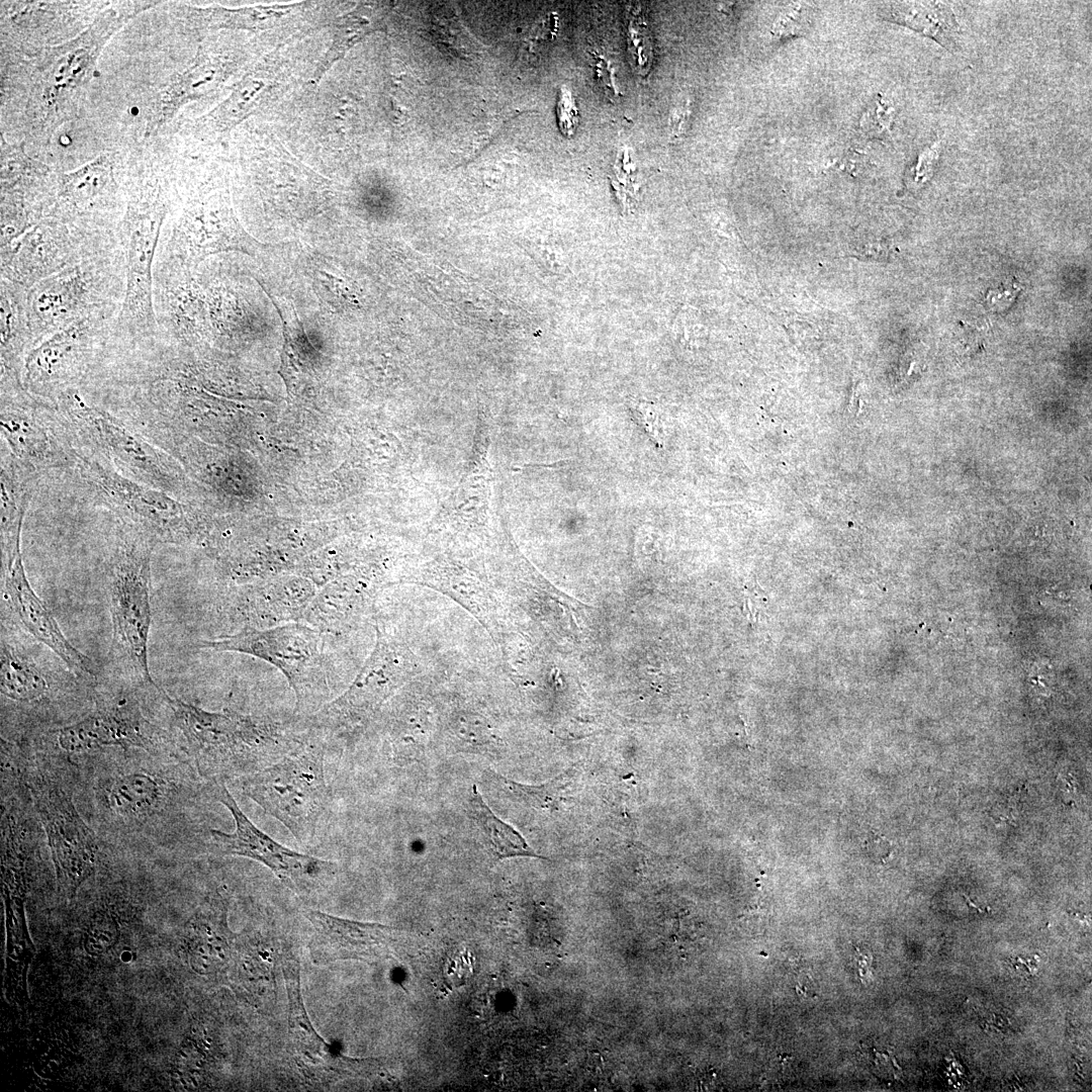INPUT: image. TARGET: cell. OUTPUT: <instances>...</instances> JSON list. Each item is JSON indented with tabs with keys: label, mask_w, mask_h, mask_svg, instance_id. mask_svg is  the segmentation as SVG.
I'll return each mask as SVG.
<instances>
[{
	"label": "cell",
	"mask_w": 1092,
	"mask_h": 1092,
	"mask_svg": "<svg viewBox=\"0 0 1092 1092\" xmlns=\"http://www.w3.org/2000/svg\"><path fill=\"white\" fill-rule=\"evenodd\" d=\"M0 140V246H3L50 216L59 173L30 158L22 145L9 144L3 132Z\"/></svg>",
	"instance_id": "obj_19"
},
{
	"label": "cell",
	"mask_w": 1092,
	"mask_h": 1092,
	"mask_svg": "<svg viewBox=\"0 0 1092 1092\" xmlns=\"http://www.w3.org/2000/svg\"><path fill=\"white\" fill-rule=\"evenodd\" d=\"M209 790L213 799L225 806L235 821L232 832L209 830L213 843L223 854L257 860L298 892L307 889L322 876L331 874L334 868L331 861L294 851L259 829L241 810L223 783L212 781Z\"/></svg>",
	"instance_id": "obj_18"
},
{
	"label": "cell",
	"mask_w": 1092,
	"mask_h": 1092,
	"mask_svg": "<svg viewBox=\"0 0 1092 1092\" xmlns=\"http://www.w3.org/2000/svg\"><path fill=\"white\" fill-rule=\"evenodd\" d=\"M864 845L868 850L880 857L882 860L887 858L893 850L892 842L881 834H872L866 840Z\"/></svg>",
	"instance_id": "obj_40"
},
{
	"label": "cell",
	"mask_w": 1092,
	"mask_h": 1092,
	"mask_svg": "<svg viewBox=\"0 0 1092 1092\" xmlns=\"http://www.w3.org/2000/svg\"><path fill=\"white\" fill-rule=\"evenodd\" d=\"M264 247L240 223L228 188H203L186 200L169 233L162 234L154 273H192L211 256L254 255Z\"/></svg>",
	"instance_id": "obj_9"
},
{
	"label": "cell",
	"mask_w": 1092,
	"mask_h": 1092,
	"mask_svg": "<svg viewBox=\"0 0 1092 1092\" xmlns=\"http://www.w3.org/2000/svg\"><path fill=\"white\" fill-rule=\"evenodd\" d=\"M75 468L103 505L156 543H177L192 534L182 507L167 492L121 475L79 446Z\"/></svg>",
	"instance_id": "obj_14"
},
{
	"label": "cell",
	"mask_w": 1092,
	"mask_h": 1092,
	"mask_svg": "<svg viewBox=\"0 0 1092 1092\" xmlns=\"http://www.w3.org/2000/svg\"><path fill=\"white\" fill-rule=\"evenodd\" d=\"M102 753L76 779L95 831L107 845H170L197 793L185 763L140 749Z\"/></svg>",
	"instance_id": "obj_1"
},
{
	"label": "cell",
	"mask_w": 1092,
	"mask_h": 1092,
	"mask_svg": "<svg viewBox=\"0 0 1092 1092\" xmlns=\"http://www.w3.org/2000/svg\"><path fill=\"white\" fill-rule=\"evenodd\" d=\"M879 15L931 37L948 51L958 48L960 25L949 2H884L879 7Z\"/></svg>",
	"instance_id": "obj_28"
},
{
	"label": "cell",
	"mask_w": 1092,
	"mask_h": 1092,
	"mask_svg": "<svg viewBox=\"0 0 1092 1092\" xmlns=\"http://www.w3.org/2000/svg\"><path fill=\"white\" fill-rule=\"evenodd\" d=\"M612 184L623 208H631L637 198L639 184L629 149L620 153L614 166Z\"/></svg>",
	"instance_id": "obj_35"
},
{
	"label": "cell",
	"mask_w": 1092,
	"mask_h": 1092,
	"mask_svg": "<svg viewBox=\"0 0 1092 1092\" xmlns=\"http://www.w3.org/2000/svg\"><path fill=\"white\" fill-rule=\"evenodd\" d=\"M305 3L258 5L229 9L224 7L197 8L178 6L177 15L185 20L186 26L195 32H206L219 28L264 30L286 19Z\"/></svg>",
	"instance_id": "obj_27"
},
{
	"label": "cell",
	"mask_w": 1092,
	"mask_h": 1092,
	"mask_svg": "<svg viewBox=\"0 0 1092 1092\" xmlns=\"http://www.w3.org/2000/svg\"><path fill=\"white\" fill-rule=\"evenodd\" d=\"M37 742L42 751L68 760L109 749L177 756L171 736L151 722L136 700L128 696L100 698L90 713L44 730Z\"/></svg>",
	"instance_id": "obj_11"
},
{
	"label": "cell",
	"mask_w": 1092,
	"mask_h": 1092,
	"mask_svg": "<svg viewBox=\"0 0 1092 1092\" xmlns=\"http://www.w3.org/2000/svg\"><path fill=\"white\" fill-rule=\"evenodd\" d=\"M596 70L602 86L606 89V91L610 92L609 94L616 96L618 94V90L608 63H606V61L603 59L600 60L598 62V67Z\"/></svg>",
	"instance_id": "obj_42"
},
{
	"label": "cell",
	"mask_w": 1092,
	"mask_h": 1092,
	"mask_svg": "<svg viewBox=\"0 0 1092 1092\" xmlns=\"http://www.w3.org/2000/svg\"><path fill=\"white\" fill-rule=\"evenodd\" d=\"M626 16L629 63L634 72L644 76L648 74L653 60L648 21L640 6H629Z\"/></svg>",
	"instance_id": "obj_34"
},
{
	"label": "cell",
	"mask_w": 1092,
	"mask_h": 1092,
	"mask_svg": "<svg viewBox=\"0 0 1092 1092\" xmlns=\"http://www.w3.org/2000/svg\"><path fill=\"white\" fill-rule=\"evenodd\" d=\"M281 64L268 57L249 70L231 94L212 110L197 118L191 130L198 138L222 136L263 107L282 87Z\"/></svg>",
	"instance_id": "obj_23"
},
{
	"label": "cell",
	"mask_w": 1092,
	"mask_h": 1092,
	"mask_svg": "<svg viewBox=\"0 0 1092 1092\" xmlns=\"http://www.w3.org/2000/svg\"><path fill=\"white\" fill-rule=\"evenodd\" d=\"M689 106L686 104L678 105L670 113L669 127L670 134L678 136L684 128V124L689 116Z\"/></svg>",
	"instance_id": "obj_41"
},
{
	"label": "cell",
	"mask_w": 1092,
	"mask_h": 1092,
	"mask_svg": "<svg viewBox=\"0 0 1092 1092\" xmlns=\"http://www.w3.org/2000/svg\"><path fill=\"white\" fill-rule=\"evenodd\" d=\"M119 245L92 241L55 217H46L0 246L1 278L27 289L100 250Z\"/></svg>",
	"instance_id": "obj_17"
},
{
	"label": "cell",
	"mask_w": 1092,
	"mask_h": 1092,
	"mask_svg": "<svg viewBox=\"0 0 1092 1092\" xmlns=\"http://www.w3.org/2000/svg\"><path fill=\"white\" fill-rule=\"evenodd\" d=\"M0 425L3 444L36 474L75 467L76 440L58 407L31 394L23 386L21 375L3 370Z\"/></svg>",
	"instance_id": "obj_12"
},
{
	"label": "cell",
	"mask_w": 1092,
	"mask_h": 1092,
	"mask_svg": "<svg viewBox=\"0 0 1092 1092\" xmlns=\"http://www.w3.org/2000/svg\"><path fill=\"white\" fill-rule=\"evenodd\" d=\"M56 406L79 447L129 479L167 493L174 492L178 477L172 459L141 432L88 402L79 389L65 392Z\"/></svg>",
	"instance_id": "obj_8"
},
{
	"label": "cell",
	"mask_w": 1092,
	"mask_h": 1092,
	"mask_svg": "<svg viewBox=\"0 0 1092 1092\" xmlns=\"http://www.w3.org/2000/svg\"><path fill=\"white\" fill-rule=\"evenodd\" d=\"M116 236L125 262L126 285L114 325V340L133 344L159 333L153 301L154 267L173 199L167 177L157 169L131 170Z\"/></svg>",
	"instance_id": "obj_3"
},
{
	"label": "cell",
	"mask_w": 1092,
	"mask_h": 1092,
	"mask_svg": "<svg viewBox=\"0 0 1092 1092\" xmlns=\"http://www.w3.org/2000/svg\"><path fill=\"white\" fill-rule=\"evenodd\" d=\"M940 154L939 141L933 142L919 152L906 173V185L909 189L917 190L931 178Z\"/></svg>",
	"instance_id": "obj_36"
},
{
	"label": "cell",
	"mask_w": 1092,
	"mask_h": 1092,
	"mask_svg": "<svg viewBox=\"0 0 1092 1092\" xmlns=\"http://www.w3.org/2000/svg\"><path fill=\"white\" fill-rule=\"evenodd\" d=\"M468 807L469 816L478 828L487 852L493 860L515 856L545 858L528 844L520 832L490 810L475 785L472 786Z\"/></svg>",
	"instance_id": "obj_30"
},
{
	"label": "cell",
	"mask_w": 1092,
	"mask_h": 1092,
	"mask_svg": "<svg viewBox=\"0 0 1092 1092\" xmlns=\"http://www.w3.org/2000/svg\"><path fill=\"white\" fill-rule=\"evenodd\" d=\"M157 4L134 1L108 6L76 36L44 47L29 59L20 101L27 136L49 144L60 125L77 116L107 41L130 18Z\"/></svg>",
	"instance_id": "obj_2"
},
{
	"label": "cell",
	"mask_w": 1092,
	"mask_h": 1092,
	"mask_svg": "<svg viewBox=\"0 0 1092 1092\" xmlns=\"http://www.w3.org/2000/svg\"><path fill=\"white\" fill-rule=\"evenodd\" d=\"M234 61L223 53L200 48L191 64L170 77L149 109L146 136L158 131L192 101L206 97L225 82Z\"/></svg>",
	"instance_id": "obj_22"
},
{
	"label": "cell",
	"mask_w": 1092,
	"mask_h": 1092,
	"mask_svg": "<svg viewBox=\"0 0 1092 1092\" xmlns=\"http://www.w3.org/2000/svg\"><path fill=\"white\" fill-rule=\"evenodd\" d=\"M2 569L3 599L21 628L56 653L77 676L95 681L97 670L93 661L68 640L29 583L21 551L2 561Z\"/></svg>",
	"instance_id": "obj_21"
},
{
	"label": "cell",
	"mask_w": 1092,
	"mask_h": 1092,
	"mask_svg": "<svg viewBox=\"0 0 1092 1092\" xmlns=\"http://www.w3.org/2000/svg\"><path fill=\"white\" fill-rule=\"evenodd\" d=\"M125 180L115 163L101 154L85 165L59 173L55 203L49 217L101 243L117 241L116 231L125 207Z\"/></svg>",
	"instance_id": "obj_16"
},
{
	"label": "cell",
	"mask_w": 1092,
	"mask_h": 1092,
	"mask_svg": "<svg viewBox=\"0 0 1092 1092\" xmlns=\"http://www.w3.org/2000/svg\"><path fill=\"white\" fill-rule=\"evenodd\" d=\"M361 12V9H356L335 23L332 43L312 76L314 82H318L331 67L365 35L379 29L376 21Z\"/></svg>",
	"instance_id": "obj_33"
},
{
	"label": "cell",
	"mask_w": 1092,
	"mask_h": 1092,
	"mask_svg": "<svg viewBox=\"0 0 1092 1092\" xmlns=\"http://www.w3.org/2000/svg\"><path fill=\"white\" fill-rule=\"evenodd\" d=\"M786 12L787 13L780 15L777 21L774 23L772 30L774 33L777 35L794 33V27L798 26L797 20H800V11H798V9L794 7L792 10H788Z\"/></svg>",
	"instance_id": "obj_39"
},
{
	"label": "cell",
	"mask_w": 1092,
	"mask_h": 1092,
	"mask_svg": "<svg viewBox=\"0 0 1092 1092\" xmlns=\"http://www.w3.org/2000/svg\"><path fill=\"white\" fill-rule=\"evenodd\" d=\"M248 612L260 619L282 622L303 618L316 590L305 580H286L251 589Z\"/></svg>",
	"instance_id": "obj_31"
},
{
	"label": "cell",
	"mask_w": 1092,
	"mask_h": 1092,
	"mask_svg": "<svg viewBox=\"0 0 1092 1092\" xmlns=\"http://www.w3.org/2000/svg\"><path fill=\"white\" fill-rule=\"evenodd\" d=\"M282 969L287 986L290 1005V1029L295 1040L297 1051L304 1060L312 1062L330 1056L324 1040L316 1034L307 1018L299 989V976L297 962L288 954L282 960Z\"/></svg>",
	"instance_id": "obj_32"
},
{
	"label": "cell",
	"mask_w": 1092,
	"mask_h": 1092,
	"mask_svg": "<svg viewBox=\"0 0 1092 1092\" xmlns=\"http://www.w3.org/2000/svg\"><path fill=\"white\" fill-rule=\"evenodd\" d=\"M126 285L119 245L86 256L27 291V313L35 347L53 334L98 313H119Z\"/></svg>",
	"instance_id": "obj_5"
},
{
	"label": "cell",
	"mask_w": 1092,
	"mask_h": 1092,
	"mask_svg": "<svg viewBox=\"0 0 1092 1092\" xmlns=\"http://www.w3.org/2000/svg\"><path fill=\"white\" fill-rule=\"evenodd\" d=\"M28 289L1 278L0 370L21 375L24 360L33 348L27 313Z\"/></svg>",
	"instance_id": "obj_26"
},
{
	"label": "cell",
	"mask_w": 1092,
	"mask_h": 1092,
	"mask_svg": "<svg viewBox=\"0 0 1092 1092\" xmlns=\"http://www.w3.org/2000/svg\"><path fill=\"white\" fill-rule=\"evenodd\" d=\"M16 751L17 756L11 751L10 756L2 751V756L14 765L27 788L57 869L78 881L94 867L107 844L77 808L76 780L65 758L41 750L31 756Z\"/></svg>",
	"instance_id": "obj_4"
},
{
	"label": "cell",
	"mask_w": 1092,
	"mask_h": 1092,
	"mask_svg": "<svg viewBox=\"0 0 1092 1092\" xmlns=\"http://www.w3.org/2000/svg\"><path fill=\"white\" fill-rule=\"evenodd\" d=\"M243 791L298 842L307 844L328 804L323 753L312 747L289 753L250 774L243 782Z\"/></svg>",
	"instance_id": "obj_13"
},
{
	"label": "cell",
	"mask_w": 1092,
	"mask_h": 1092,
	"mask_svg": "<svg viewBox=\"0 0 1092 1092\" xmlns=\"http://www.w3.org/2000/svg\"><path fill=\"white\" fill-rule=\"evenodd\" d=\"M1 550L2 561L20 552L22 522L34 483L39 476L1 445Z\"/></svg>",
	"instance_id": "obj_24"
},
{
	"label": "cell",
	"mask_w": 1092,
	"mask_h": 1092,
	"mask_svg": "<svg viewBox=\"0 0 1092 1092\" xmlns=\"http://www.w3.org/2000/svg\"><path fill=\"white\" fill-rule=\"evenodd\" d=\"M117 313H98L53 334L24 360L21 380L34 396L56 405L67 391L85 388L107 362Z\"/></svg>",
	"instance_id": "obj_10"
},
{
	"label": "cell",
	"mask_w": 1092,
	"mask_h": 1092,
	"mask_svg": "<svg viewBox=\"0 0 1092 1092\" xmlns=\"http://www.w3.org/2000/svg\"><path fill=\"white\" fill-rule=\"evenodd\" d=\"M894 119V108L883 99H878L862 118V127L875 134L887 131Z\"/></svg>",
	"instance_id": "obj_37"
},
{
	"label": "cell",
	"mask_w": 1092,
	"mask_h": 1092,
	"mask_svg": "<svg viewBox=\"0 0 1092 1092\" xmlns=\"http://www.w3.org/2000/svg\"><path fill=\"white\" fill-rule=\"evenodd\" d=\"M197 646L217 652L258 657L278 668L292 689L296 709L308 708L323 685V652L318 630L292 622L268 629L246 625L238 633Z\"/></svg>",
	"instance_id": "obj_15"
},
{
	"label": "cell",
	"mask_w": 1092,
	"mask_h": 1092,
	"mask_svg": "<svg viewBox=\"0 0 1092 1092\" xmlns=\"http://www.w3.org/2000/svg\"><path fill=\"white\" fill-rule=\"evenodd\" d=\"M159 693L170 711L177 742L205 778L218 781L237 774L277 744L280 735L272 723L232 711L210 712L161 688Z\"/></svg>",
	"instance_id": "obj_7"
},
{
	"label": "cell",
	"mask_w": 1092,
	"mask_h": 1092,
	"mask_svg": "<svg viewBox=\"0 0 1092 1092\" xmlns=\"http://www.w3.org/2000/svg\"><path fill=\"white\" fill-rule=\"evenodd\" d=\"M157 543L123 524L107 562L112 649L133 682L158 689L149 668L151 559Z\"/></svg>",
	"instance_id": "obj_6"
},
{
	"label": "cell",
	"mask_w": 1092,
	"mask_h": 1092,
	"mask_svg": "<svg viewBox=\"0 0 1092 1092\" xmlns=\"http://www.w3.org/2000/svg\"><path fill=\"white\" fill-rule=\"evenodd\" d=\"M304 914L324 945L337 951V958L374 956L393 940L395 932L387 925L342 919L315 910Z\"/></svg>",
	"instance_id": "obj_25"
},
{
	"label": "cell",
	"mask_w": 1092,
	"mask_h": 1092,
	"mask_svg": "<svg viewBox=\"0 0 1092 1092\" xmlns=\"http://www.w3.org/2000/svg\"><path fill=\"white\" fill-rule=\"evenodd\" d=\"M0 687L5 700L23 706L43 702L51 692L46 674L4 631L1 635Z\"/></svg>",
	"instance_id": "obj_29"
},
{
	"label": "cell",
	"mask_w": 1092,
	"mask_h": 1092,
	"mask_svg": "<svg viewBox=\"0 0 1092 1092\" xmlns=\"http://www.w3.org/2000/svg\"><path fill=\"white\" fill-rule=\"evenodd\" d=\"M558 125L561 132L570 138L574 134L578 116L575 103L567 88H562L557 105Z\"/></svg>",
	"instance_id": "obj_38"
},
{
	"label": "cell",
	"mask_w": 1092,
	"mask_h": 1092,
	"mask_svg": "<svg viewBox=\"0 0 1092 1092\" xmlns=\"http://www.w3.org/2000/svg\"><path fill=\"white\" fill-rule=\"evenodd\" d=\"M374 653L350 688L321 707L312 724L329 733H347L366 723L396 687V651L380 639Z\"/></svg>",
	"instance_id": "obj_20"
}]
</instances>
